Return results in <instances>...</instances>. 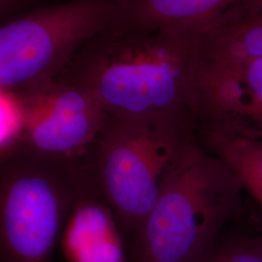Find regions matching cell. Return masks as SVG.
I'll return each instance as SVG.
<instances>
[{
	"label": "cell",
	"instance_id": "cell-1",
	"mask_svg": "<svg viewBox=\"0 0 262 262\" xmlns=\"http://www.w3.org/2000/svg\"><path fill=\"white\" fill-rule=\"evenodd\" d=\"M209 30L117 26L85 44L62 73L91 91L108 117L194 113Z\"/></svg>",
	"mask_w": 262,
	"mask_h": 262
},
{
	"label": "cell",
	"instance_id": "cell-2",
	"mask_svg": "<svg viewBox=\"0 0 262 262\" xmlns=\"http://www.w3.org/2000/svg\"><path fill=\"white\" fill-rule=\"evenodd\" d=\"M243 187L225 163L193 141L131 237L133 262H203L219 247Z\"/></svg>",
	"mask_w": 262,
	"mask_h": 262
},
{
	"label": "cell",
	"instance_id": "cell-3",
	"mask_svg": "<svg viewBox=\"0 0 262 262\" xmlns=\"http://www.w3.org/2000/svg\"><path fill=\"white\" fill-rule=\"evenodd\" d=\"M194 140V113L108 117L90 156L122 241L129 242Z\"/></svg>",
	"mask_w": 262,
	"mask_h": 262
},
{
	"label": "cell",
	"instance_id": "cell-4",
	"mask_svg": "<svg viewBox=\"0 0 262 262\" xmlns=\"http://www.w3.org/2000/svg\"><path fill=\"white\" fill-rule=\"evenodd\" d=\"M73 160L0 149V262H53L74 196Z\"/></svg>",
	"mask_w": 262,
	"mask_h": 262
},
{
	"label": "cell",
	"instance_id": "cell-5",
	"mask_svg": "<svg viewBox=\"0 0 262 262\" xmlns=\"http://www.w3.org/2000/svg\"><path fill=\"white\" fill-rule=\"evenodd\" d=\"M121 0H70L0 24V92L15 94L59 75L91 40L122 21Z\"/></svg>",
	"mask_w": 262,
	"mask_h": 262
},
{
	"label": "cell",
	"instance_id": "cell-6",
	"mask_svg": "<svg viewBox=\"0 0 262 262\" xmlns=\"http://www.w3.org/2000/svg\"><path fill=\"white\" fill-rule=\"evenodd\" d=\"M13 95L19 115L15 142L49 159L88 154L108 119L91 91L62 72Z\"/></svg>",
	"mask_w": 262,
	"mask_h": 262
},
{
	"label": "cell",
	"instance_id": "cell-7",
	"mask_svg": "<svg viewBox=\"0 0 262 262\" xmlns=\"http://www.w3.org/2000/svg\"><path fill=\"white\" fill-rule=\"evenodd\" d=\"M198 107L201 115L261 129L262 59L240 63L211 59L201 80Z\"/></svg>",
	"mask_w": 262,
	"mask_h": 262
},
{
	"label": "cell",
	"instance_id": "cell-8",
	"mask_svg": "<svg viewBox=\"0 0 262 262\" xmlns=\"http://www.w3.org/2000/svg\"><path fill=\"white\" fill-rule=\"evenodd\" d=\"M195 138L262 208V131L225 118L196 116Z\"/></svg>",
	"mask_w": 262,
	"mask_h": 262
},
{
	"label": "cell",
	"instance_id": "cell-9",
	"mask_svg": "<svg viewBox=\"0 0 262 262\" xmlns=\"http://www.w3.org/2000/svg\"><path fill=\"white\" fill-rule=\"evenodd\" d=\"M258 0H122L120 26L212 28Z\"/></svg>",
	"mask_w": 262,
	"mask_h": 262
},
{
	"label": "cell",
	"instance_id": "cell-10",
	"mask_svg": "<svg viewBox=\"0 0 262 262\" xmlns=\"http://www.w3.org/2000/svg\"><path fill=\"white\" fill-rule=\"evenodd\" d=\"M209 54L224 63L262 59V0L210 29Z\"/></svg>",
	"mask_w": 262,
	"mask_h": 262
},
{
	"label": "cell",
	"instance_id": "cell-11",
	"mask_svg": "<svg viewBox=\"0 0 262 262\" xmlns=\"http://www.w3.org/2000/svg\"><path fill=\"white\" fill-rule=\"evenodd\" d=\"M203 262H262L258 237H242L217 247Z\"/></svg>",
	"mask_w": 262,
	"mask_h": 262
},
{
	"label": "cell",
	"instance_id": "cell-12",
	"mask_svg": "<svg viewBox=\"0 0 262 262\" xmlns=\"http://www.w3.org/2000/svg\"><path fill=\"white\" fill-rule=\"evenodd\" d=\"M19 129V109L15 97L0 92V149L16 141Z\"/></svg>",
	"mask_w": 262,
	"mask_h": 262
},
{
	"label": "cell",
	"instance_id": "cell-13",
	"mask_svg": "<svg viewBox=\"0 0 262 262\" xmlns=\"http://www.w3.org/2000/svg\"><path fill=\"white\" fill-rule=\"evenodd\" d=\"M28 0H0V24L19 15L20 8Z\"/></svg>",
	"mask_w": 262,
	"mask_h": 262
},
{
	"label": "cell",
	"instance_id": "cell-14",
	"mask_svg": "<svg viewBox=\"0 0 262 262\" xmlns=\"http://www.w3.org/2000/svg\"><path fill=\"white\" fill-rule=\"evenodd\" d=\"M257 237H258V239H259V240H260V241H261V243H262V232H261V234L258 235V236H257Z\"/></svg>",
	"mask_w": 262,
	"mask_h": 262
}]
</instances>
